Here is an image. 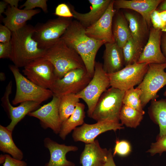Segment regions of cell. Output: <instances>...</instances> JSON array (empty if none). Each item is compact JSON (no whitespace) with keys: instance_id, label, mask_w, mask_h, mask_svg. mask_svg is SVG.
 Listing matches in <instances>:
<instances>
[{"instance_id":"cell-38","label":"cell","mask_w":166,"mask_h":166,"mask_svg":"<svg viewBox=\"0 0 166 166\" xmlns=\"http://www.w3.org/2000/svg\"><path fill=\"white\" fill-rule=\"evenodd\" d=\"M12 32L6 26L1 24L0 25V43H7L10 42Z\"/></svg>"},{"instance_id":"cell-46","label":"cell","mask_w":166,"mask_h":166,"mask_svg":"<svg viewBox=\"0 0 166 166\" xmlns=\"http://www.w3.org/2000/svg\"><path fill=\"white\" fill-rule=\"evenodd\" d=\"M6 78V77L5 73L3 72H1L0 73V79L1 81H4Z\"/></svg>"},{"instance_id":"cell-31","label":"cell","mask_w":166,"mask_h":166,"mask_svg":"<svg viewBox=\"0 0 166 166\" xmlns=\"http://www.w3.org/2000/svg\"><path fill=\"white\" fill-rule=\"evenodd\" d=\"M141 94V90L137 87L130 89L125 92L123 104L133 108L144 114L145 112L143 109L140 100Z\"/></svg>"},{"instance_id":"cell-39","label":"cell","mask_w":166,"mask_h":166,"mask_svg":"<svg viewBox=\"0 0 166 166\" xmlns=\"http://www.w3.org/2000/svg\"><path fill=\"white\" fill-rule=\"evenodd\" d=\"M11 51L10 42L0 43V58H10Z\"/></svg>"},{"instance_id":"cell-28","label":"cell","mask_w":166,"mask_h":166,"mask_svg":"<svg viewBox=\"0 0 166 166\" xmlns=\"http://www.w3.org/2000/svg\"><path fill=\"white\" fill-rule=\"evenodd\" d=\"M80 98L77 94L71 93L60 98L59 111L62 122L67 119L74 111Z\"/></svg>"},{"instance_id":"cell-12","label":"cell","mask_w":166,"mask_h":166,"mask_svg":"<svg viewBox=\"0 0 166 166\" xmlns=\"http://www.w3.org/2000/svg\"><path fill=\"white\" fill-rule=\"evenodd\" d=\"M123 125L120 122L110 121L98 122L92 124L84 123L73 130L72 136L75 142L81 141L85 144L91 143L100 134L108 131L116 132L124 128Z\"/></svg>"},{"instance_id":"cell-9","label":"cell","mask_w":166,"mask_h":166,"mask_svg":"<svg viewBox=\"0 0 166 166\" xmlns=\"http://www.w3.org/2000/svg\"><path fill=\"white\" fill-rule=\"evenodd\" d=\"M92 78L85 68L72 69L62 78H57L49 89L53 95L59 98L68 94H77L85 87Z\"/></svg>"},{"instance_id":"cell-24","label":"cell","mask_w":166,"mask_h":166,"mask_svg":"<svg viewBox=\"0 0 166 166\" xmlns=\"http://www.w3.org/2000/svg\"><path fill=\"white\" fill-rule=\"evenodd\" d=\"M113 33L115 42L121 48L132 36L128 23L123 12L116 10L113 22Z\"/></svg>"},{"instance_id":"cell-32","label":"cell","mask_w":166,"mask_h":166,"mask_svg":"<svg viewBox=\"0 0 166 166\" xmlns=\"http://www.w3.org/2000/svg\"><path fill=\"white\" fill-rule=\"evenodd\" d=\"M164 152H166V134L159 136L156 141L152 143L150 148L147 152L153 156L157 153L161 155Z\"/></svg>"},{"instance_id":"cell-2","label":"cell","mask_w":166,"mask_h":166,"mask_svg":"<svg viewBox=\"0 0 166 166\" xmlns=\"http://www.w3.org/2000/svg\"><path fill=\"white\" fill-rule=\"evenodd\" d=\"M35 27L26 24L12 32L10 60L18 68L24 67L34 60L42 57L46 49L40 48L33 38Z\"/></svg>"},{"instance_id":"cell-8","label":"cell","mask_w":166,"mask_h":166,"mask_svg":"<svg viewBox=\"0 0 166 166\" xmlns=\"http://www.w3.org/2000/svg\"><path fill=\"white\" fill-rule=\"evenodd\" d=\"M72 18L58 17L34 27L33 35L39 47L47 49L60 39L69 27Z\"/></svg>"},{"instance_id":"cell-42","label":"cell","mask_w":166,"mask_h":166,"mask_svg":"<svg viewBox=\"0 0 166 166\" xmlns=\"http://www.w3.org/2000/svg\"><path fill=\"white\" fill-rule=\"evenodd\" d=\"M8 3L4 0L0 2V15L4 13L5 12V9L7 8L8 6Z\"/></svg>"},{"instance_id":"cell-18","label":"cell","mask_w":166,"mask_h":166,"mask_svg":"<svg viewBox=\"0 0 166 166\" xmlns=\"http://www.w3.org/2000/svg\"><path fill=\"white\" fill-rule=\"evenodd\" d=\"M126 10L123 13L128 23L131 36L144 48L149 37L150 27L139 14L132 10Z\"/></svg>"},{"instance_id":"cell-1","label":"cell","mask_w":166,"mask_h":166,"mask_svg":"<svg viewBox=\"0 0 166 166\" xmlns=\"http://www.w3.org/2000/svg\"><path fill=\"white\" fill-rule=\"evenodd\" d=\"M60 38L79 55L88 72L93 77L96 54L106 42L88 37L85 34V28L77 20L72 21Z\"/></svg>"},{"instance_id":"cell-13","label":"cell","mask_w":166,"mask_h":166,"mask_svg":"<svg viewBox=\"0 0 166 166\" xmlns=\"http://www.w3.org/2000/svg\"><path fill=\"white\" fill-rule=\"evenodd\" d=\"M59 98L53 95L50 102L30 113L28 115L39 119L43 128H49L55 133L59 134L62 124L59 111Z\"/></svg>"},{"instance_id":"cell-37","label":"cell","mask_w":166,"mask_h":166,"mask_svg":"<svg viewBox=\"0 0 166 166\" xmlns=\"http://www.w3.org/2000/svg\"><path fill=\"white\" fill-rule=\"evenodd\" d=\"M54 14L58 17L65 18L73 17V15L69 6L64 3H61L57 6Z\"/></svg>"},{"instance_id":"cell-4","label":"cell","mask_w":166,"mask_h":166,"mask_svg":"<svg viewBox=\"0 0 166 166\" xmlns=\"http://www.w3.org/2000/svg\"><path fill=\"white\" fill-rule=\"evenodd\" d=\"M125 92L112 87L107 89L99 99L91 118L97 122L110 121L119 122Z\"/></svg>"},{"instance_id":"cell-20","label":"cell","mask_w":166,"mask_h":166,"mask_svg":"<svg viewBox=\"0 0 166 166\" xmlns=\"http://www.w3.org/2000/svg\"><path fill=\"white\" fill-rule=\"evenodd\" d=\"M91 5L89 11L81 13L77 11L72 6L69 7L74 18L86 28L97 22L104 14L112 0H89Z\"/></svg>"},{"instance_id":"cell-15","label":"cell","mask_w":166,"mask_h":166,"mask_svg":"<svg viewBox=\"0 0 166 166\" xmlns=\"http://www.w3.org/2000/svg\"><path fill=\"white\" fill-rule=\"evenodd\" d=\"M12 82L10 81L7 85L5 93L1 98L2 105L11 120L7 128L13 131L15 126L24 117L38 107L41 103L33 101L22 102L16 107L13 106L10 101L9 96L11 93Z\"/></svg>"},{"instance_id":"cell-17","label":"cell","mask_w":166,"mask_h":166,"mask_svg":"<svg viewBox=\"0 0 166 166\" xmlns=\"http://www.w3.org/2000/svg\"><path fill=\"white\" fill-rule=\"evenodd\" d=\"M162 0H113L116 10L128 9L135 11L144 18L150 27L152 26L151 15L156 10Z\"/></svg>"},{"instance_id":"cell-23","label":"cell","mask_w":166,"mask_h":166,"mask_svg":"<svg viewBox=\"0 0 166 166\" xmlns=\"http://www.w3.org/2000/svg\"><path fill=\"white\" fill-rule=\"evenodd\" d=\"M109 153L106 148H102L98 141L85 144L84 148L80 156L82 166H104Z\"/></svg>"},{"instance_id":"cell-33","label":"cell","mask_w":166,"mask_h":166,"mask_svg":"<svg viewBox=\"0 0 166 166\" xmlns=\"http://www.w3.org/2000/svg\"><path fill=\"white\" fill-rule=\"evenodd\" d=\"M46 0H27L20 7V8L24 7L26 10H31L36 7L41 8L45 13L48 12Z\"/></svg>"},{"instance_id":"cell-26","label":"cell","mask_w":166,"mask_h":166,"mask_svg":"<svg viewBox=\"0 0 166 166\" xmlns=\"http://www.w3.org/2000/svg\"><path fill=\"white\" fill-rule=\"evenodd\" d=\"M148 113L152 120L158 125L159 136L166 134V98L151 101Z\"/></svg>"},{"instance_id":"cell-43","label":"cell","mask_w":166,"mask_h":166,"mask_svg":"<svg viewBox=\"0 0 166 166\" xmlns=\"http://www.w3.org/2000/svg\"><path fill=\"white\" fill-rule=\"evenodd\" d=\"M9 5L15 7H18V3L20 0H4Z\"/></svg>"},{"instance_id":"cell-22","label":"cell","mask_w":166,"mask_h":166,"mask_svg":"<svg viewBox=\"0 0 166 166\" xmlns=\"http://www.w3.org/2000/svg\"><path fill=\"white\" fill-rule=\"evenodd\" d=\"M103 58V67L108 74L117 72L122 69L124 65L122 49L115 42H106Z\"/></svg>"},{"instance_id":"cell-27","label":"cell","mask_w":166,"mask_h":166,"mask_svg":"<svg viewBox=\"0 0 166 166\" xmlns=\"http://www.w3.org/2000/svg\"><path fill=\"white\" fill-rule=\"evenodd\" d=\"M12 132L6 127L0 125V150L11 155L13 158L22 160L23 154L16 146L12 139Z\"/></svg>"},{"instance_id":"cell-35","label":"cell","mask_w":166,"mask_h":166,"mask_svg":"<svg viewBox=\"0 0 166 166\" xmlns=\"http://www.w3.org/2000/svg\"><path fill=\"white\" fill-rule=\"evenodd\" d=\"M0 164L3 166H27L26 163L24 161L18 160L7 154H1L0 157Z\"/></svg>"},{"instance_id":"cell-29","label":"cell","mask_w":166,"mask_h":166,"mask_svg":"<svg viewBox=\"0 0 166 166\" xmlns=\"http://www.w3.org/2000/svg\"><path fill=\"white\" fill-rule=\"evenodd\" d=\"M143 115L138 111L123 104L120 113L119 119L123 125L135 128L140 124L143 119Z\"/></svg>"},{"instance_id":"cell-45","label":"cell","mask_w":166,"mask_h":166,"mask_svg":"<svg viewBox=\"0 0 166 166\" xmlns=\"http://www.w3.org/2000/svg\"><path fill=\"white\" fill-rule=\"evenodd\" d=\"M159 14L162 20L166 23V10L159 12Z\"/></svg>"},{"instance_id":"cell-5","label":"cell","mask_w":166,"mask_h":166,"mask_svg":"<svg viewBox=\"0 0 166 166\" xmlns=\"http://www.w3.org/2000/svg\"><path fill=\"white\" fill-rule=\"evenodd\" d=\"M9 68L14 77L16 86V94L12 101L13 105L27 101L41 103L53 96L50 90L43 88L31 81L15 65H10Z\"/></svg>"},{"instance_id":"cell-16","label":"cell","mask_w":166,"mask_h":166,"mask_svg":"<svg viewBox=\"0 0 166 166\" xmlns=\"http://www.w3.org/2000/svg\"><path fill=\"white\" fill-rule=\"evenodd\" d=\"M161 30L151 26L147 42L137 62L138 63L162 64L166 63V58L161 49L163 34Z\"/></svg>"},{"instance_id":"cell-7","label":"cell","mask_w":166,"mask_h":166,"mask_svg":"<svg viewBox=\"0 0 166 166\" xmlns=\"http://www.w3.org/2000/svg\"><path fill=\"white\" fill-rule=\"evenodd\" d=\"M166 63L149 64L147 71L137 88L142 92L140 100L143 107L158 98L157 93L166 85Z\"/></svg>"},{"instance_id":"cell-3","label":"cell","mask_w":166,"mask_h":166,"mask_svg":"<svg viewBox=\"0 0 166 166\" xmlns=\"http://www.w3.org/2000/svg\"><path fill=\"white\" fill-rule=\"evenodd\" d=\"M42 57L52 63L58 78H62L71 70L85 68L79 55L61 38L46 49Z\"/></svg>"},{"instance_id":"cell-14","label":"cell","mask_w":166,"mask_h":166,"mask_svg":"<svg viewBox=\"0 0 166 166\" xmlns=\"http://www.w3.org/2000/svg\"><path fill=\"white\" fill-rule=\"evenodd\" d=\"M116 10L112 0L102 16L95 23L85 28V34L94 39L106 42H115L112 30L113 18Z\"/></svg>"},{"instance_id":"cell-30","label":"cell","mask_w":166,"mask_h":166,"mask_svg":"<svg viewBox=\"0 0 166 166\" xmlns=\"http://www.w3.org/2000/svg\"><path fill=\"white\" fill-rule=\"evenodd\" d=\"M143 48L131 36L122 48L125 66L137 63Z\"/></svg>"},{"instance_id":"cell-25","label":"cell","mask_w":166,"mask_h":166,"mask_svg":"<svg viewBox=\"0 0 166 166\" xmlns=\"http://www.w3.org/2000/svg\"><path fill=\"white\" fill-rule=\"evenodd\" d=\"M85 106L84 104L79 102L76 107L74 111L70 117L62 123L59 133L60 137L65 140L66 136L77 127L82 125L85 117Z\"/></svg>"},{"instance_id":"cell-44","label":"cell","mask_w":166,"mask_h":166,"mask_svg":"<svg viewBox=\"0 0 166 166\" xmlns=\"http://www.w3.org/2000/svg\"><path fill=\"white\" fill-rule=\"evenodd\" d=\"M166 10V0H163L158 6L156 10L160 12Z\"/></svg>"},{"instance_id":"cell-40","label":"cell","mask_w":166,"mask_h":166,"mask_svg":"<svg viewBox=\"0 0 166 166\" xmlns=\"http://www.w3.org/2000/svg\"><path fill=\"white\" fill-rule=\"evenodd\" d=\"M104 166H116L113 159L112 151L111 149L109 150V153Z\"/></svg>"},{"instance_id":"cell-36","label":"cell","mask_w":166,"mask_h":166,"mask_svg":"<svg viewBox=\"0 0 166 166\" xmlns=\"http://www.w3.org/2000/svg\"><path fill=\"white\" fill-rule=\"evenodd\" d=\"M151 21L153 27L160 29L163 33L166 32V23L160 18L157 10H156L152 13Z\"/></svg>"},{"instance_id":"cell-10","label":"cell","mask_w":166,"mask_h":166,"mask_svg":"<svg viewBox=\"0 0 166 166\" xmlns=\"http://www.w3.org/2000/svg\"><path fill=\"white\" fill-rule=\"evenodd\" d=\"M148 64L138 63L125 66L120 70L108 74L110 86L126 91L142 81L148 70Z\"/></svg>"},{"instance_id":"cell-47","label":"cell","mask_w":166,"mask_h":166,"mask_svg":"<svg viewBox=\"0 0 166 166\" xmlns=\"http://www.w3.org/2000/svg\"><path fill=\"white\" fill-rule=\"evenodd\" d=\"M164 95L165 96H166V89L164 93Z\"/></svg>"},{"instance_id":"cell-41","label":"cell","mask_w":166,"mask_h":166,"mask_svg":"<svg viewBox=\"0 0 166 166\" xmlns=\"http://www.w3.org/2000/svg\"><path fill=\"white\" fill-rule=\"evenodd\" d=\"M161 46L162 53L166 58V32L163 33Z\"/></svg>"},{"instance_id":"cell-34","label":"cell","mask_w":166,"mask_h":166,"mask_svg":"<svg viewBox=\"0 0 166 166\" xmlns=\"http://www.w3.org/2000/svg\"><path fill=\"white\" fill-rule=\"evenodd\" d=\"M131 150L130 145L128 142L124 140L119 141L117 140L116 141L113 156L117 154L121 156H125L129 154Z\"/></svg>"},{"instance_id":"cell-11","label":"cell","mask_w":166,"mask_h":166,"mask_svg":"<svg viewBox=\"0 0 166 166\" xmlns=\"http://www.w3.org/2000/svg\"><path fill=\"white\" fill-rule=\"evenodd\" d=\"M22 71L31 81L46 89H50L57 78L52 63L43 57L30 63L24 67Z\"/></svg>"},{"instance_id":"cell-21","label":"cell","mask_w":166,"mask_h":166,"mask_svg":"<svg viewBox=\"0 0 166 166\" xmlns=\"http://www.w3.org/2000/svg\"><path fill=\"white\" fill-rule=\"evenodd\" d=\"M40 12L39 9L26 10L8 5L4 13L6 17L2 21L11 32L14 31L24 26L27 21Z\"/></svg>"},{"instance_id":"cell-6","label":"cell","mask_w":166,"mask_h":166,"mask_svg":"<svg viewBox=\"0 0 166 166\" xmlns=\"http://www.w3.org/2000/svg\"><path fill=\"white\" fill-rule=\"evenodd\" d=\"M109 87L108 74L104 70L103 64L96 61L94 73L92 79L83 90L77 94L87 104L88 108L87 114L89 117L91 118L100 97Z\"/></svg>"},{"instance_id":"cell-19","label":"cell","mask_w":166,"mask_h":166,"mask_svg":"<svg viewBox=\"0 0 166 166\" xmlns=\"http://www.w3.org/2000/svg\"><path fill=\"white\" fill-rule=\"evenodd\" d=\"M44 142L45 147L49 149L50 154L49 160L44 166H75L74 163L67 160L66 155L69 152L78 150L77 146L59 144L49 137L45 138Z\"/></svg>"}]
</instances>
